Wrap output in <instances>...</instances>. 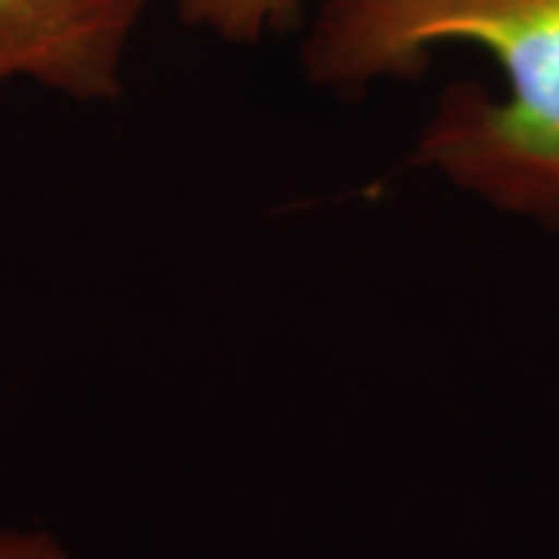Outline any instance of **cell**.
<instances>
[{
  "label": "cell",
  "instance_id": "6da1fadb",
  "mask_svg": "<svg viewBox=\"0 0 559 559\" xmlns=\"http://www.w3.org/2000/svg\"><path fill=\"white\" fill-rule=\"evenodd\" d=\"M444 44L491 53L507 94L476 81L444 87L411 162L559 234V0H320L301 69L345 97L414 79Z\"/></svg>",
  "mask_w": 559,
  "mask_h": 559
},
{
  "label": "cell",
  "instance_id": "7a4b0ae2",
  "mask_svg": "<svg viewBox=\"0 0 559 559\" xmlns=\"http://www.w3.org/2000/svg\"><path fill=\"white\" fill-rule=\"evenodd\" d=\"M153 0H0V84L35 81L79 103L119 100Z\"/></svg>",
  "mask_w": 559,
  "mask_h": 559
},
{
  "label": "cell",
  "instance_id": "3957f363",
  "mask_svg": "<svg viewBox=\"0 0 559 559\" xmlns=\"http://www.w3.org/2000/svg\"><path fill=\"white\" fill-rule=\"evenodd\" d=\"M190 28L230 44H259L299 25L308 0H171Z\"/></svg>",
  "mask_w": 559,
  "mask_h": 559
},
{
  "label": "cell",
  "instance_id": "277c9868",
  "mask_svg": "<svg viewBox=\"0 0 559 559\" xmlns=\"http://www.w3.org/2000/svg\"><path fill=\"white\" fill-rule=\"evenodd\" d=\"M0 559H79L60 540L40 528H3L0 532Z\"/></svg>",
  "mask_w": 559,
  "mask_h": 559
}]
</instances>
